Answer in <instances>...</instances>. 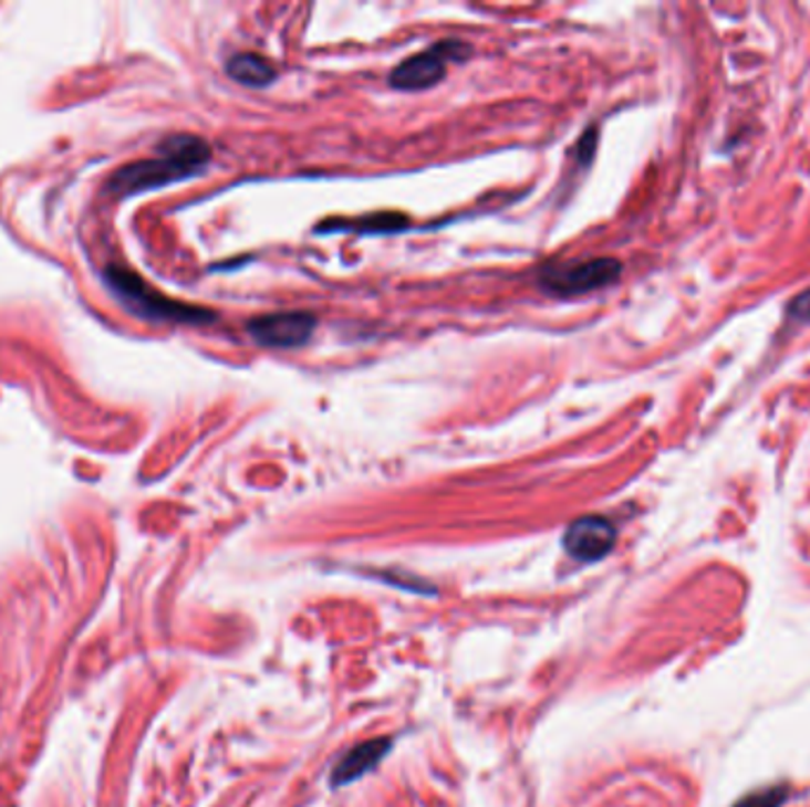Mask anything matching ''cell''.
<instances>
[{
  "label": "cell",
  "mask_w": 810,
  "mask_h": 807,
  "mask_svg": "<svg viewBox=\"0 0 810 807\" xmlns=\"http://www.w3.org/2000/svg\"><path fill=\"white\" fill-rule=\"evenodd\" d=\"M159 157L128 164L116 171L107 185L114 197H131L164 188L199 174L211 159L209 145L197 136H172L159 145Z\"/></svg>",
  "instance_id": "1"
},
{
  "label": "cell",
  "mask_w": 810,
  "mask_h": 807,
  "mask_svg": "<svg viewBox=\"0 0 810 807\" xmlns=\"http://www.w3.org/2000/svg\"><path fill=\"white\" fill-rule=\"evenodd\" d=\"M110 292L122 301V304L145 321L178 323V325H207L214 321V313L207 308L185 306L180 301H172L155 292L147 284L122 268H110L105 273Z\"/></svg>",
  "instance_id": "2"
},
{
  "label": "cell",
  "mask_w": 810,
  "mask_h": 807,
  "mask_svg": "<svg viewBox=\"0 0 810 807\" xmlns=\"http://www.w3.org/2000/svg\"><path fill=\"white\" fill-rule=\"evenodd\" d=\"M619 275L621 263L616 259L552 265L540 273V290L552 296H581L616 282Z\"/></svg>",
  "instance_id": "3"
},
{
  "label": "cell",
  "mask_w": 810,
  "mask_h": 807,
  "mask_svg": "<svg viewBox=\"0 0 810 807\" xmlns=\"http://www.w3.org/2000/svg\"><path fill=\"white\" fill-rule=\"evenodd\" d=\"M315 332V317L303 311H284L259 315L247 323V334L266 348L303 346Z\"/></svg>",
  "instance_id": "4"
},
{
  "label": "cell",
  "mask_w": 810,
  "mask_h": 807,
  "mask_svg": "<svg viewBox=\"0 0 810 807\" xmlns=\"http://www.w3.org/2000/svg\"><path fill=\"white\" fill-rule=\"evenodd\" d=\"M616 528L602 516H583L567 528L564 549L579 562H600L612 552Z\"/></svg>",
  "instance_id": "5"
},
{
  "label": "cell",
  "mask_w": 810,
  "mask_h": 807,
  "mask_svg": "<svg viewBox=\"0 0 810 807\" xmlns=\"http://www.w3.org/2000/svg\"><path fill=\"white\" fill-rule=\"evenodd\" d=\"M446 76V57L442 48L432 45L425 53H417L411 60L401 62L390 76V83L396 91H427L436 86Z\"/></svg>",
  "instance_id": "6"
},
{
  "label": "cell",
  "mask_w": 810,
  "mask_h": 807,
  "mask_svg": "<svg viewBox=\"0 0 810 807\" xmlns=\"http://www.w3.org/2000/svg\"><path fill=\"white\" fill-rule=\"evenodd\" d=\"M390 746H392V738H373V742H365V744L356 746L351 753L344 755L340 765L334 767L332 784L342 786V784H349L353 779L363 777L365 772L373 769L384 758V755L390 753Z\"/></svg>",
  "instance_id": "7"
},
{
  "label": "cell",
  "mask_w": 810,
  "mask_h": 807,
  "mask_svg": "<svg viewBox=\"0 0 810 807\" xmlns=\"http://www.w3.org/2000/svg\"><path fill=\"white\" fill-rule=\"evenodd\" d=\"M226 72L232 81L242 83V86H247V88H263L276 81V66L268 60H263L259 55H251V53L232 55L226 64Z\"/></svg>",
  "instance_id": "8"
},
{
  "label": "cell",
  "mask_w": 810,
  "mask_h": 807,
  "mask_svg": "<svg viewBox=\"0 0 810 807\" xmlns=\"http://www.w3.org/2000/svg\"><path fill=\"white\" fill-rule=\"evenodd\" d=\"M785 798H787V792H775V788H770V792L756 794L747 800H741L737 807H780V803Z\"/></svg>",
  "instance_id": "9"
}]
</instances>
